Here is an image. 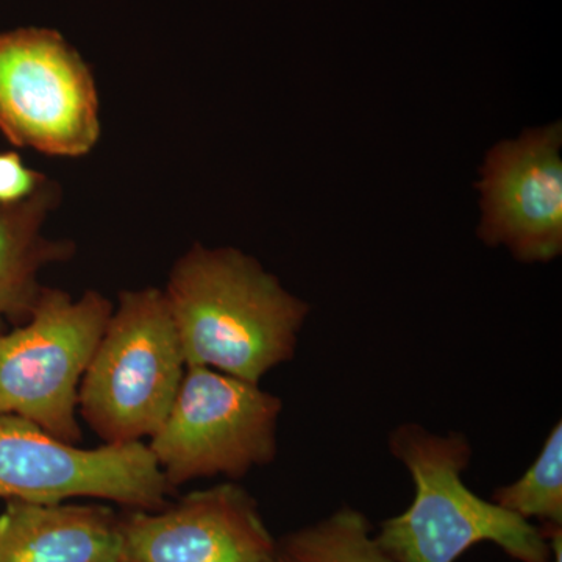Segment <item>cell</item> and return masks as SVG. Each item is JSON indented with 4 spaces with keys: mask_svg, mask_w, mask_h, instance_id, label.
I'll return each mask as SVG.
<instances>
[{
    "mask_svg": "<svg viewBox=\"0 0 562 562\" xmlns=\"http://www.w3.org/2000/svg\"><path fill=\"white\" fill-rule=\"evenodd\" d=\"M187 366L261 383L291 361L310 305L235 247L194 244L161 288Z\"/></svg>",
    "mask_w": 562,
    "mask_h": 562,
    "instance_id": "obj_1",
    "label": "cell"
},
{
    "mask_svg": "<svg viewBox=\"0 0 562 562\" xmlns=\"http://www.w3.org/2000/svg\"><path fill=\"white\" fill-rule=\"evenodd\" d=\"M390 450L414 483L412 505L375 530L392 561L457 562L476 543L490 542L517 562H552L541 528L464 483L473 453L464 432L439 435L405 422L392 430Z\"/></svg>",
    "mask_w": 562,
    "mask_h": 562,
    "instance_id": "obj_2",
    "label": "cell"
},
{
    "mask_svg": "<svg viewBox=\"0 0 562 562\" xmlns=\"http://www.w3.org/2000/svg\"><path fill=\"white\" fill-rule=\"evenodd\" d=\"M187 360L161 288L122 291L79 387V416L103 443L143 442L168 416Z\"/></svg>",
    "mask_w": 562,
    "mask_h": 562,
    "instance_id": "obj_3",
    "label": "cell"
},
{
    "mask_svg": "<svg viewBox=\"0 0 562 562\" xmlns=\"http://www.w3.org/2000/svg\"><path fill=\"white\" fill-rule=\"evenodd\" d=\"M111 310L99 291L44 286L27 319L0 331V416L79 443V387Z\"/></svg>",
    "mask_w": 562,
    "mask_h": 562,
    "instance_id": "obj_4",
    "label": "cell"
},
{
    "mask_svg": "<svg viewBox=\"0 0 562 562\" xmlns=\"http://www.w3.org/2000/svg\"><path fill=\"white\" fill-rule=\"evenodd\" d=\"M281 412L283 401L260 383L187 366L147 447L172 490L217 475L235 482L276 460Z\"/></svg>",
    "mask_w": 562,
    "mask_h": 562,
    "instance_id": "obj_5",
    "label": "cell"
},
{
    "mask_svg": "<svg viewBox=\"0 0 562 562\" xmlns=\"http://www.w3.org/2000/svg\"><path fill=\"white\" fill-rule=\"evenodd\" d=\"M0 133L18 149L54 158L87 157L98 146V83L60 33H0Z\"/></svg>",
    "mask_w": 562,
    "mask_h": 562,
    "instance_id": "obj_6",
    "label": "cell"
},
{
    "mask_svg": "<svg viewBox=\"0 0 562 562\" xmlns=\"http://www.w3.org/2000/svg\"><path fill=\"white\" fill-rule=\"evenodd\" d=\"M173 492L144 442L81 449L18 416H0V498L57 505L76 498L160 509Z\"/></svg>",
    "mask_w": 562,
    "mask_h": 562,
    "instance_id": "obj_7",
    "label": "cell"
},
{
    "mask_svg": "<svg viewBox=\"0 0 562 562\" xmlns=\"http://www.w3.org/2000/svg\"><path fill=\"white\" fill-rule=\"evenodd\" d=\"M562 125L525 131L492 147L482 169L479 236L520 262H549L562 251Z\"/></svg>",
    "mask_w": 562,
    "mask_h": 562,
    "instance_id": "obj_8",
    "label": "cell"
},
{
    "mask_svg": "<svg viewBox=\"0 0 562 562\" xmlns=\"http://www.w3.org/2000/svg\"><path fill=\"white\" fill-rule=\"evenodd\" d=\"M121 562H276L277 539L238 483L120 516Z\"/></svg>",
    "mask_w": 562,
    "mask_h": 562,
    "instance_id": "obj_9",
    "label": "cell"
},
{
    "mask_svg": "<svg viewBox=\"0 0 562 562\" xmlns=\"http://www.w3.org/2000/svg\"><path fill=\"white\" fill-rule=\"evenodd\" d=\"M0 562H121L120 516L102 505L9 501Z\"/></svg>",
    "mask_w": 562,
    "mask_h": 562,
    "instance_id": "obj_10",
    "label": "cell"
},
{
    "mask_svg": "<svg viewBox=\"0 0 562 562\" xmlns=\"http://www.w3.org/2000/svg\"><path fill=\"white\" fill-rule=\"evenodd\" d=\"M60 199V187L49 179L27 201L0 206V331L27 319L44 288L41 273L76 254L68 239L46 233Z\"/></svg>",
    "mask_w": 562,
    "mask_h": 562,
    "instance_id": "obj_11",
    "label": "cell"
},
{
    "mask_svg": "<svg viewBox=\"0 0 562 562\" xmlns=\"http://www.w3.org/2000/svg\"><path fill=\"white\" fill-rule=\"evenodd\" d=\"M276 562H394L364 513L342 505L316 522L277 539Z\"/></svg>",
    "mask_w": 562,
    "mask_h": 562,
    "instance_id": "obj_12",
    "label": "cell"
},
{
    "mask_svg": "<svg viewBox=\"0 0 562 562\" xmlns=\"http://www.w3.org/2000/svg\"><path fill=\"white\" fill-rule=\"evenodd\" d=\"M492 502L525 520L562 525V424H554L535 462L516 482L492 492Z\"/></svg>",
    "mask_w": 562,
    "mask_h": 562,
    "instance_id": "obj_13",
    "label": "cell"
},
{
    "mask_svg": "<svg viewBox=\"0 0 562 562\" xmlns=\"http://www.w3.org/2000/svg\"><path fill=\"white\" fill-rule=\"evenodd\" d=\"M47 180L43 172L29 168L16 150L0 151V206L27 201Z\"/></svg>",
    "mask_w": 562,
    "mask_h": 562,
    "instance_id": "obj_14",
    "label": "cell"
},
{
    "mask_svg": "<svg viewBox=\"0 0 562 562\" xmlns=\"http://www.w3.org/2000/svg\"><path fill=\"white\" fill-rule=\"evenodd\" d=\"M541 531L552 550V562H562V525L543 524Z\"/></svg>",
    "mask_w": 562,
    "mask_h": 562,
    "instance_id": "obj_15",
    "label": "cell"
}]
</instances>
